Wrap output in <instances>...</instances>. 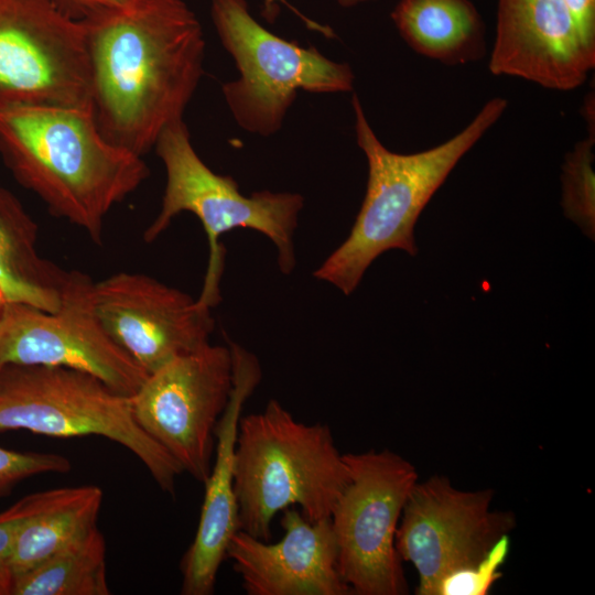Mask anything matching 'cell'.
<instances>
[{
    "label": "cell",
    "instance_id": "obj_1",
    "mask_svg": "<svg viewBox=\"0 0 595 595\" xmlns=\"http://www.w3.org/2000/svg\"><path fill=\"white\" fill-rule=\"evenodd\" d=\"M82 22L96 125L108 141L143 156L183 119L199 84L202 24L183 0H130Z\"/></svg>",
    "mask_w": 595,
    "mask_h": 595
},
{
    "label": "cell",
    "instance_id": "obj_2",
    "mask_svg": "<svg viewBox=\"0 0 595 595\" xmlns=\"http://www.w3.org/2000/svg\"><path fill=\"white\" fill-rule=\"evenodd\" d=\"M0 154L19 184L97 245L107 214L150 174L142 156L101 134L87 108L0 106Z\"/></svg>",
    "mask_w": 595,
    "mask_h": 595
},
{
    "label": "cell",
    "instance_id": "obj_3",
    "mask_svg": "<svg viewBox=\"0 0 595 595\" xmlns=\"http://www.w3.org/2000/svg\"><path fill=\"white\" fill-rule=\"evenodd\" d=\"M351 106L356 141L368 164L366 194L348 237L313 272L345 295L355 291L368 267L385 251L418 253L414 226L421 212L461 159L500 119L508 100L489 99L458 133L410 154L392 152L381 143L356 94Z\"/></svg>",
    "mask_w": 595,
    "mask_h": 595
},
{
    "label": "cell",
    "instance_id": "obj_4",
    "mask_svg": "<svg viewBox=\"0 0 595 595\" xmlns=\"http://www.w3.org/2000/svg\"><path fill=\"white\" fill-rule=\"evenodd\" d=\"M348 479L327 424L296 421L274 399L240 418L234 464L239 530L268 542L275 515L294 506L311 522L331 518Z\"/></svg>",
    "mask_w": 595,
    "mask_h": 595
},
{
    "label": "cell",
    "instance_id": "obj_5",
    "mask_svg": "<svg viewBox=\"0 0 595 595\" xmlns=\"http://www.w3.org/2000/svg\"><path fill=\"white\" fill-rule=\"evenodd\" d=\"M155 152L166 171V185L159 214L143 232L154 241L182 212L194 214L208 241V262L197 302L209 309L220 301L224 248L220 237L237 228L252 229L274 245L278 266L290 274L296 264L294 231L304 198L298 193L258 191L241 194L237 181L212 171L194 150L183 119L169 125L159 136Z\"/></svg>",
    "mask_w": 595,
    "mask_h": 595
},
{
    "label": "cell",
    "instance_id": "obj_6",
    "mask_svg": "<svg viewBox=\"0 0 595 595\" xmlns=\"http://www.w3.org/2000/svg\"><path fill=\"white\" fill-rule=\"evenodd\" d=\"M71 437L99 435L133 453L159 487L175 493L181 466L136 421L130 396L99 378L60 366L9 365L0 370V432Z\"/></svg>",
    "mask_w": 595,
    "mask_h": 595
},
{
    "label": "cell",
    "instance_id": "obj_7",
    "mask_svg": "<svg viewBox=\"0 0 595 595\" xmlns=\"http://www.w3.org/2000/svg\"><path fill=\"white\" fill-rule=\"evenodd\" d=\"M210 17L240 74L223 84L221 91L241 129L261 137L277 133L299 90L353 91L349 64L270 32L251 15L246 0H212Z\"/></svg>",
    "mask_w": 595,
    "mask_h": 595
},
{
    "label": "cell",
    "instance_id": "obj_8",
    "mask_svg": "<svg viewBox=\"0 0 595 595\" xmlns=\"http://www.w3.org/2000/svg\"><path fill=\"white\" fill-rule=\"evenodd\" d=\"M344 459L349 479L331 515L338 573L353 594H407L396 531L416 469L387 448L347 453Z\"/></svg>",
    "mask_w": 595,
    "mask_h": 595
},
{
    "label": "cell",
    "instance_id": "obj_9",
    "mask_svg": "<svg viewBox=\"0 0 595 595\" xmlns=\"http://www.w3.org/2000/svg\"><path fill=\"white\" fill-rule=\"evenodd\" d=\"M93 284L84 272L68 271L55 312L4 302L0 309V370L9 365L67 367L132 396L149 375L101 325L94 309Z\"/></svg>",
    "mask_w": 595,
    "mask_h": 595
},
{
    "label": "cell",
    "instance_id": "obj_10",
    "mask_svg": "<svg viewBox=\"0 0 595 595\" xmlns=\"http://www.w3.org/2000/svg\"><path fill=\"white\" fill-rule=\"evenodd\" d=\"M232 385L229 345L207 343L150 374L130 396L133 415L183 472L204 484Z\"/></svg>",
    "mask_w": 595,
    "mask_h": 595
},
{
    "label": "cell",
    "instance_id": "obj_11",
    "mask_svg": "<svg viewBox=\"0 0 595 595\" xmlns=\"http://www.w3.org/2000/svg\"><path fill=\"white\" fill-rule=\"evenodd\" d=\"M85 30L54 0H0V106L87 108Z\"/></svg>",
    "mask_w": 595,
    "mask_h": 595
},
{
    "label": "cell",
    "instance_id": "obj_12",
    "mask_svg": "<svg viewBox=\"0 0 595 595\" xmlns=\"http://www.w3.org/2000/svg\"><path fill=\"white\" fill-rule=\"evenodd\" d=\"M493 497L490 489L461 490L439 475L415 483L396 531V549L418 572V595H435L444 576L478 562L513 529V515L493 510Z\"/></svg>",
    "mask_w": 595,
    "mask_h": 595
},
{
    "label": "cell",
    "instance_id": "obj_13",
    "mask_svg": "<svg viewBox=\"0 0 595 595\" xmlns=\"http://www.w3.org/2000/svg\"><path fill=\"white\" fill-rule=\"evenodd\" d=\"M93 303L108 335L148 375L209 343L215 327L209 307L143 273L94 282Z\"/></svg>",
    "mask_w": 595,
    "mask_h": 595
},
{
    "label": "cell",
    "instance_id": "obj_14",
    "mask_svg": "<svg viewBox=\"0 0 595 595\" xmlns=\"http://www.w3.org/2000/svg\"><path fill=\"white\" fill-rule=\"evenodd\" d=\"M595 66L563 0H498L488 68L543 88L581 87Z\"/></svg>",
    "mask_w": 595,
    "mask_h": 595
},
{
    "label": "cell",
    "instance_id": "obj_15",
    "mask_svg": "<svg viewBox=\"0 0 595 595\" xmlns=\"http://www.w3.org/2000/svg\"><path fill=\"white\" fill-rule=\"evenodd\" d=\"M282 539L269 543L241 530L231 538L226 559L248 595H349L337 570L331 518L311 522L295 507L282 511Z\"/></svg>",
    "mask_w": 595,
    "mask_h": 595
},
{
    "label": "cell",
    "instance_id": "obj_16",
    "mask_svg": "<svg viewBox=\"0 0 595 595\" xmlns=\"http://www.w3.org/2000/svg\"><path fill=\"white\" fill-rule=\"evenodd\" d=\"M228 345L234 360L232 391L215 429L214 461L204 483L205 496L197 530L181 561L183 595L214 593L230 538L239 530L234 488L238 424L244 405L259 385L262 371L252 353L230 340Z\"/></svg>",
    "mask_w": 595,
    "mask_h": 595
},
{
    "label": "cell",
    "instance_id": "obj_17",
    "mask_svg": "<svg viewBox=\"0 0 595 595\" xmlns=\"http://www.w3.org/2000/svg\"><path fill=\"white\" fill-rule=\"evenodd\" d=\"M102 490L95 485L61 487L28 495L0 520L13 527L12 569L20 575L96 526Z\"/></svg>",
    "mask_w": 595,
    "mask_h": 595
},
{
    "label": "cell",
    "instance_id": "obj_18",
    "mask_svg": "<svg viewBox=\"0 0 595 595\" xmlns=\"http://www.w3.org/2000/svg\"><path fill=\"white\" fill-rule=\"evenodd\" d=\"M390 17L405 44L429 60L456 66L486 54L485 23L470 0H399Z\"/></svg>",
    "mask_w": 595,
    "mask_h": 595
},
{
    "label": "cell",
    "instance_id": "obj_19",
    "mask_svg": "<svg viewBox=\"0 0 595 595\" xmlns=\"http://www.w3.org/2000/svg\"><path fill=\"white\" fill-rule=\"evenodd\" d=\"M37 225L20 201L0 186V289L4 302L55 312L68 271L36 250Z\"/></svg>",
    "mask_w": 595,
    "mask_h": 595
},
{
    "label": "cell",
    "instance_id": "obj_20",
    "mask_svg": "<svg viewBox=\"0 0 595 595\" xmlns=\"http://www.w3.org/2000/svg\"><path fill=\"white\" fill-rule=\"evenodd\" d=\"M105 539L97 526L14 576L11 595H108Z\"/></svg>",
    "mask_w": 595,
    "mask_h": 595
},
{
    "label": "cell",
    "instance_id": "obj_21",
    "mask_svg": "<svg viewBox=\"0 0 595 595\" xmlns=\"http://www.w3.org/2000/svg\"><path fill=\"white\" fill-rule=\"evenodd\" d=\"M594 148L595 134L576 142L565 154L561 175L564 216L591 239L595 235Z\"/></svg>",
    "mask_w": 595,
    "mask_h": 595
},
{
    "label": "cell",
    "instance_id": "obj_22",
    "mask_svg": "<svg viewBox=\"0 0 595 595\" xmlns=\"http://www.w3.org/2000/svg\"><path fill=\"white\" fill-rule=\"evenodd\" d=\"M510 552L509 534L498 539L475 564L456 570L444 576L435 595H486L501 577L500 567Z\"/></svg>",
    "mask_w": 595,
    "mask_h": 595
},
{
    "label": "cell",
    "instance_id": "obj_23",
    "mask_svg": "<svg viewBox=\"0 0 595 595\" xmlns=\"http://www.w3.org/2000/svg\"><path fill=\"white\" fill-rule=\"evenodd\" d=\"M67 457L53 453L15 452L0 447V497L9 495L21 480L43 473H66Z\"/></svg>",
    "mask_w": 595,
    "mask_h": 595
},
{
    "label": "cell",
    "instance_id": "obj_24",
    "mask_svg": "<svg viewBox=\"0 0 595 595\" xmlns=\"http://www.w3.org/2000/svg\"><path fill=\"white\" fill-rule=\"evenodd\" d=\"M584 43L595 50V0H563Z\"/></svg>",
    "mask_w": 595,
    "mask_h": 595
},
{
    "label": "cell",
    "instance_id": "obj_25",
    "mask_svg": "<svg viewBox=\"0 0 595 595\" xmlns=\"http://www.w3.org/2000/svg\"><path fill=\"white\" fill-rule=\"evenodd\" d=\"M13 527L0 520V595H11L14 573L12 569Z\"/></svg>",
    "mask_w": 595,
    "mask_h": 595
},
{
    "label": "cell",
    "instance_id": "obj_26",
    "mask_svg": "<svg viewBox=\"0 0 595 595\" xmlns=\"http://www.w3.org/2000/svg\"><path fill=\"white\" fill-rule=\"evenodd\" d=\"M69 15L82 20L97 12L122 7L130 0H54Z\"/></svg>",
    "mask_w": 595,
    "mask_h": 595
},
{
    "label": "cell",
    "instance_id": "obj_27",
    "mask_svg": "<svg viewBox=\"0 0 595 595\" xmlns=\"http://www.w3.org/2000/svg\"><path fill=\"white\" fill-rule=\"evenodd\" d=\"M338 6L342 8H353L359 4L376 0H336ZM285 2V0H262L261 17L268 22L273 23L279 14L280 6L279 3Z\"/></svg>",
    "mask_w": 595,
    "mask_h": 595
},
{
    "label": "cell",
    "instance_id": "obj_28",
    "mask_svg": "<svg viewBox=\"0 0 595 595\" xmlns=\"http://www.w3.org/2000/svg\"><path fill=\"white\" fill-rule=\"evenodd\" d=\"M581 113L586 122L587 131L589 134H595V98L594 90L588 91L584 97L583 105L581 107Z\"/></svg>",
    "mask_w": 595,
    "mask_h": 595
},
{
    "label": "cell",
    "instance_id": "obj_29",
    "mask_svg": "<svg viewBox=\"0 0 595 595\" xmlns=\"http://www.w3.org/2000/svg\"><path fill=\"white\" fill-rule=\"evenodd\" d=\"M3 303H4V298H3V293H2V291L0 289V309H1Z\"/></svg>",
    "mask_w": 595,
    "mask_h": 595
}]
</instances>
